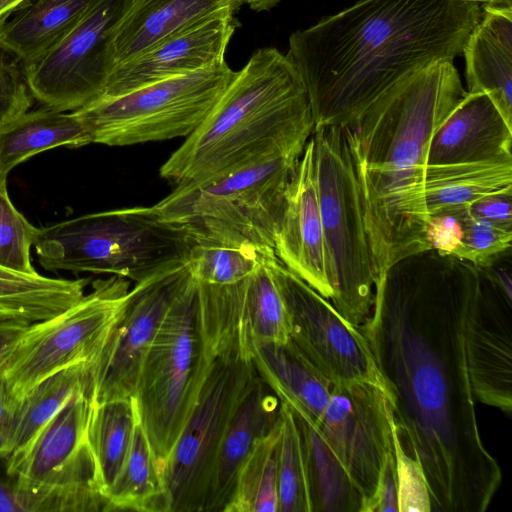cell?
Here are the masks:
<instances>
[{
    "mask_svg": "<svg viewBox=\"0 0 512 512\" xmlns=\"http://www.w3.org/2000/svg\"><path fill=\"white\" fill-rule=\"evenodd\" d=\"M300 156L275 155L205 182L178 184L152 207L173 225H216L261 249H273L285 191Z\"/></svg>",
    "mask_w": 512,
    "mask_h": 512,
    "instance_id": "obj_10",
    "label": "cell"
},
{
    "mask_svg": "<svg viewBox=\"0 0 512 512\" xmlns=\"http://www.w3.org/2000/svg\"><path fill=\"white\" fill-rule=\"evenodd\" d=\"M208 363L198 291L191 275L146 350L133 396L161 475L197 399Z\"/></svg>",
    "mask_w": 512,
    "mask_h": 512,
    "instance_id": "obj_6",
    "label": "cell"
},
{
    "mask_svg": "<svg viewBox=\"0 0 512 512\" xmlns=\"http://www.w3.org/2000/svg\"><path fill=\"white\" fill-rule=\"evenodd\" d=\"M171 512L169 493L139 420L127 461L107 494L106 511Z\"/></svg>",
    "mask_w": 512,
    "mask_h": 512,
    "instance_id": "obj_32",
    "label": "cell"
},
{
    "mask_svg": "<svg viewBox=\"0 0 512 512\" xmlns=\"http://www.w3.org/2000/svg\"><path fill=\"white\" fill-rule=\"evenodd\" d=\"M425 236L430 250L441 256H453L463 236L461 221L453 214L429 216Z\"/></svg>",
    "mask_w": 512,
    "mask_h": 512,
    "instance_id": "obj_40",
    "label": "cell"
},
{
    "mask_svg": "<svg viewBox=\"0 0 512 512\" xmlns=\"http://www.w3.org/2000/svg\"><path fill=\"white\" fill-rule=\"evenodd\" d=\"M455 216L461 221L463 236L452 257L484 269L509 252L512 230L475 218L470 215L469 209Z\"/></svg>",
    "mask_w": 512,
    "mask_h": 512,
    "instance_id": "obj_37",
    "label": "cell"
},
{
    "mask_svg": "<svg viewBox=\"0 0 512 512\" xmlns=\"http://www.w3.org/2000/svg\"><path fill=\"white\" fill-rule=\"evenodd\" d=\"M207 359L197 399L162 474L171 512H204L222 437L256 374L253 362L219 356Z\"/></svg>",
    "mask_w": 512,
    "mask_h": 512,
    "instance_id": "obj_12",
    "label": "cell"
},
{
    "mask_svg": "<svg viewBox=\"0 0 512 512\" xmlns=\"http://www.w3.org/2000/svg\"><path fill=\"white\" fill-rule=\"evenodd\" d=\"M278 512H311L307 470L300 432L289 406L280 401Z\"/></svg>",
    "mask_w": 512,
    "mask_h": 512,
    "instance_id": "obj_35",
    "label": "cell"
},
{
    "mask_svg": "<svg viewBox=\"0 0 512 512\" xmlns=\"http://www.w3.org/2000/svg\"><path fill=\"white\" fill-rule=\"evenodd\" d=\"M268 262L286 310L289 340L301 354L332 384L365 381L384 389L359 326L347 321L275 254Z\"/></svg>",
    "mask_w": 512,
    "mask_h": 512,
    "instance_id": "obj_14",
    "label": "cell"
},
{
    "mask_svg": "<svg viewBox=\"0 0 512 512\" xmlns=\"http://www.w3.org/2000/svg\"><path fill=\"white\" fill-rule=\"evenodd\" d=\"M314 129L303 80L286 54L262 48L234 73L204 121L161 166L176 185L201 183L280 154L301 155Z\"/></svg>",
    "mask_w": 512,
    "mask_h": 512,
    "instance_id": "obj_4",
    "label": "cell"
},
{
    "mask_svg": "<svg viewBox=\"0 0 512 512\" xmlns=\"http://www.w3.org/2000/svg\"><path fill=\"white\" fill-rule=\"evenodd\" d=\"M512 190V163L426 165L421 183L427 217L457 214L478 199Z\"/></svg>",
    "mask_w": 512,
    "mask_h": 512,
    "instance_id": "obj_27",
    "label": "cell"
},
{
    "mask_svg": "<svg viewBox=\"0 0 512 512\" xmlns=\"http://www.w3.org/2000/svg\"><path fill=\"white\" fill-rule=\"evenodd\" d=\"M90 279L49 278L0 266V317L34 324L75 305Z\"/></svg>",
    "mask_w": 512,
    "mask_h": 512,
    "instance_id": "obj_30",
    "label": "cell"
},
{
    "mask_svg": "<svg viewBox=\"0 0 512 512\" xmlns=\"http://www.w3.org/2000/svg\"><path fill=\"white\" fill-rule=\"evenodd\" d=\"M462 53L467 92L486 93L512 126V8L483 6Z\"/></svg>",
    "mask_w": 512,
    "mask_h": 512,
    "instance_id": "obj_24",
    "label": "cell"
},
{
    "mask_svg": "<svg viewBox=\"0 0 512 512\" xmlns=\"http://www.w3.org/2000/svg\"><path fill=\"white\" fill-rule=\"evenodd\" d=\"M464 0H358L289 37L314 128L344 127L399 81L453 61L478 23Z\"/></svg>",
    "mask_w": 512,
    "mask_h": 512,
    "instance_id": "obj_2",
    "label": "cell"
},
{
    "mask_svg": "<svg viewBox=\"0 0 512 512\" xmlns=\"http://www.w3.org/2000/svg\"><path fill=\"white\" fill-rule=\"evenodd\" d=\"M317 427L359 491L365 512L393 452V416L384 389L365 381L334 384Z\"/></svg>",
    "mask_w": 512,
    "mask_h": 512,
    "instance_id": "obj_16",
    "label": "cell"
},
{
    "mask_svg": "<svg viewBox=\"0 0 512 512\" xmlns=\"http://www.w3.org/2000/svg\"><path fill=\"white\" fill-rule=\"evenodd\" d=\"M471 216L512 230V190L486 195L469 207Z\"/></svg>",
    "mask_w": 512,
    "mask_h": 512,
    "instance_id": "obj_42",
    "label": "cell"
},
{
    "mask_svg": "<svg viewBox=\"0 0 512 512\" xmlns=\"http://www.w3.org/2000/svg\"><path fill=\"white\" fill-rule=\"evenodd\" d=\"M192 241L153 207L82 215L40 228L34 244L48 271L111 274L140 282L187 260Z\"/></svg>",
    "mask_w": 512,
    "mask_h": 512,
    "instance_id": "obj_5",
    "label": "cell"
},
{
    "mask_svg": "<svg viewBox=\"0 0 512 512\" xmlns=\"http://www.w3.org/2000/svg\"><path fill=\"white\" fill-rule=\"evenodd\" d=\"M191 278L187 260L137 282L95 363V402L133 397L143 357Z\"/></svg>",
    "mask_w": 512,
    "mask_h": 512,
    "instance_id": "obj_17",
    "label": "cell"
},
{
    "mask_svg": "<svg viewBox=\"0 0 512 512\" xmlns=\"http://www.w3.org/2000/svg\"><path fill=\"white\" fill-rule=\"evenodd\" d=\"M137 419L134 397L94 403L88 436L106 498L129 456Z\"/></svg>",
    "mask_w": 512,
    "mask_h": 512,
    "instance_id": "obj_33",
    "label": "cell"
},
{
    "mask_svg": "<svg viewBox=\"0 0 512 512\" xmlns=\"http://www.w3.org/2000/svg\"><path fill=\"white\" fill-rule=\"evenodd\" d=\"M247 278L232 284L196 282L202 338L207 358L252 362L258 347L286 342L289 325L268 259Z\"/></svg>",
    "mask_w": 512,
    "mask_h": 512,
    "instance_id": "obj_13",
    "label": "cell"
},
{
    "mask_svg": "<svg viewBox=\"0 0 512 512\" xmlns=\"http://www.w3.org/2000/svg\"><path fill=\"white\" fill-rule=\"evenodd\" d=\"M33 99L18 66L0 59V127L28 112Z\"/></svg>",
    "mask_w": 512,
    "mask_h": 512,
    "instance_id": "obj_39",
    "label": "cell"
},
{
    "mask_svg": "<svg viewBox=\"0 0 512 512\" xmlns=\"http://www.w3.org/2000/svg\"><path fill=\"white\" fill-rule=\"evenodd\" d=\"M95 383L75 393L10 473L24 512L106 511L89 424Z\"/></svg>",
    "mask_w": 512,
    "mask_h": 512,
    "instance_id": "obj_8",
    "label": "cell"
},
{
    "mask_svg": "<svg viewBox=\"0 0 512 512\" xmlns=\"http://www.w3.org/2000/svg\"><path fill=\"white\" fill-rule=\"evenodd\" d=\"M96 360L77 363L55 372L34 386L19 401L13 448L5 459L8 476L24 458L41 430L68 400L95 383Z\"/></svg>",
    "mask_w": 512,
    "mask_h": 512,
    "instance_id": "obj_28",
    "label": "cell"
},
{
    "mask_svg": "<svg viewBox=\"0 0 512 512\" xmlns=\"http://www.w3.org/2000/svg\"><path fill=\"white\" fill-rule=\"evenodd\" d=\"M90 137L73 112L49 108L26 112L0 127V181L26 159L60 146L81 147Z\"/></svg>",
    "mask_w": 512,
    "mask_h": 512,
    "instance_id": "obj_29",
    "label": "cell"
},
{
    "mask_svg": "<svg viewBox=\"0 0 512 512\" xmlns=\"http://www.w3.org/2000/svg\"><path fill=\"white\" fill-rule=\"evenodd\" d=\"M281 0H244L250 9L256 12L268 11L276 6Z\"/></svg>",
    "mask_w": 512,
    "mask_h": 512,
    "instance_id": "obj_47",
    "label": "cell"
},
{
    "mask_svg": "<svg viewBox=\"0 0 512 512\" xmlns=\"http://www.w3.org/2000/svg\"><path fill=\"white\" fill-rule=\"evenodd\" d=\"M291 411L304 450L311 512H361L359 491L317 425L306 415Z\"/></svg>",
    "mask_w": 512,
    "mask_h": 512,
    "instance_id": "obj_31",
    "label": "cell"
},
{
    "mask_svg": "<svg viewBox=\"0 0 512 512\" xmlns=\"http://www.w3.org/2000/svg\"><path fill=\"white\" fill-rule=\"evenodd\" d=\"M31 3V0H0V25L16 10H21Z\"/></svg>",
    "mask_w": 512,
    "mask_h": 512,
    "instance_id": "obj_46",
    "label": "cell"
},
{
    "mask_svg": "<svg viewBox=\"0 0 512 512\" xmlns=\"http://www.w3.org/2000/svg\"><path fill=\"white\" fill-rule=\"evenodd\" d=\"M465 94L453 61L438 60L341 127L360 192L374 285L398 261L430 250L421 194L428 146Z\"/></svg>",
    "mask_w": 512,
    "mask_h": 512,
    "instance_id": "obj_3",
    "label": "cell"
},
{
    "mask_svg": "<svg viewBox=\"0 0 512 512\" xmlns=\"http://www.w3.org/2000/svg\"><path fill=\"white\" fill-rule=\"evenodd\" d=\"M511 307L512 298L480 270L464 326L467 371L474 399L507 413L512 408Z\"/></svg>",
    "mask_w": 512,
    "mask_h": 512,
    "instance_id": "obj_19",
    "label": "cell"
},
{
    "mask_svg": "<svg viewBox=\"0 0 512 512\" xmlns=\"http://www.w3.org/2000/svg\"><path fill=\"white\" fill-rule=\"evenodd\" d=\"M399 512L398 483L394 451L382 465L376 491L365 512Z\"/></svg>",
    "mask_w": 512,
    "mask_h": 512,
    "instance_id": "obj_41",
    "label": "cell"
},
{
    "mask_svg": "<svg viewBox=\"0 0 512 512\" xmlns=\"http://www.w3.org/2000/svg\"><path fill=\"white\" fill-rule=\"evenodd\" d=\"M99 0H36L0 25V50L23 67L60 42Z\"/></svg>",
    "mask_w": 512,
    "mask_h": 512,
    "instance_id": "obj_26",
    "label": "cell"
},
{
    "mask_svg": "<svg viewBox=\"0 0 512 512\" xmlns=\"http://www.w3.org/2000/svg\"><path fill=\"white\" fill-rule=\"evenodd\" d=\"M30 324L0 317V364Z\"/></svg>",
    "mask_w": 512,
    "mask_h": 512,
    "instance_id": "obj_44",
    "label": "cell"
},
{
    "mask_svg": "<svg viewBox=\"0 0 512 512\" xmlns=\"http://www.w3.org/2000/svg\"><path fill=\"white\" fill-rule=\"evenodd\" d=\"M40 229L32 225L10 200L7 180L0 181V266L35 274L30 249Z\"/></svg>",
    "mask_w": 512,
    "mask_h": 512,
    "instance_id": "obj_36",
    "label": "cell"
},
{
    "mask_svg": "<svg viewBox=\"0 0 512 512\" xmlns=\"http://www.w3.org/2000/svg\"><path fill=\"white\" fill-rule=\"evenodd\" d=\"M19 405L6 379L0 374V458L6 459L13 448L15 418Z\"/></svg>",
    "mask_w": 512,
    "mask_h": 512,
    "instance_id": "obj_43",
    "label": "cell"
},
{
    "mask_svg": "<svg viewBox=\"0 0 512 512\" xmlns=\"http://www.w3.org/2000/svg\"><path fill=\"white\" fill-rule=\"evenodd\" d=\"M480 6H492L501 8H512V0H464Z\"/></svg>",
    "mask_w": 512,
    "mask_h": 512,
    "instance_id": "obj_48",
    "label": "cell"
},
{
    "mask_svg": "<svg viewBox=\"0 0 512 512\" xmlns=\"http://www.w3.org/2000/svg\"><path fill=\"white\" fill-rule=\"evenodd\" d=\"M252 362L280 401L318 424L334 384L289 339L258 347Z\"/></svg>",
    "mask_w": 512,
    "mask_h": 512,
    "instance_id": "obj_25",
    "label": "cell"
},
{
    "mask_svg": "<svg viewBox=\"0 0 512 512\" xmlns=\"http://www.w3.org/2000/svg\"><path fill=\"white\" fill-rule=\"evenodd\" d=\"M129 281L112 275L64 312L31 324L0 364L11 393L21 400L45 378L97 359L129 296Z\"/></svg>",
    "mask_w": 512,
    "mask_h": 512,
    "instance_id": "obj_11",
    "label": "cell"
},
{
    "mask_svg": "<svg viewBox=\"0 0 512 512\" xmlns=\"http://www.w3.org/2000/svg\"><path fill=\"white\" fill-rule=\"evenodd\" d=\"M0 512H24L18 500L14 481L0 476Z\"/></svg>",
    "mask_w": 512,
    "mask_h": 512,
    "instance_id": "obj_45",
    "label": "cell"
},
{
    "mask_svg": "<svg viewBox=\"0 0 512 512\" xmlns=\"http://www.w3.org/2000/svg\"><path fill=\"white\" fill-rule=\"evenodd\" d=\"M318 201L333 276L331 303L350 323L370 315L374 277L360 192L344 130L313 129Z\"/></svg>",
    "mask_w": 512,
    "mask_h": 512,
    "instance_id": "obj_7",
    "label": "cell"
},
{
    "mask_svg": "<svg viewBox=\"0 0 512 512\" xmlns=\"http://www.w3.org/2000/svg\"><path fill=\"white\" fill-rule=\"evenodd\" d=\"M234 15L233 11H223L205 18L119 64L111 71L101 97L120 96L223 63L239 26Z\"/></svg>",
    "mask_w": 512,
    "mask_h": 512,
    "instance_id": "obj_20",
    "label": "cell"
},
{
    "mask_svg": "<svg viewBox=\"0 0 512 512\" xmlns=\"http://www.w3.org/2000/svg\"><path fill=\"white\" fill-rule=\"evenodd\" d=\"M243 4L244 0H127L110 34L112 67L205 18L223 11L236 13Z\"/></svg>",
    "mask_w": 512,
    "mask_h": 512,
    "instance_id": "obj_22",
    "label": "cell"
},
{
    "mask_svg": "<svg viewBox=\"0 0 512 512\" xmlns=\"http://www.w3.org/2000/svg\"><path fill=\"white\" fill-rule=\"evenodd\" d=\"M512 126L486 93H468L435 131L427 165L512 163Z\"/></svg>",
    "mask_w": 512,
    "mask_h": 512,
    "instance_id": "obj_21",
    "label": "cell"
},
{
    "mask_svg": "<svg viewBox=\"0 0 512 512\" xmlns=\"http://www.w3.org/2000/svg\"><path fill=\"white\" fill-rule=\"evenodd\" d=\"M1 318H3V317H1ZM7 319H8V318H7Z\"/></svg>",
    "mask_w": 512,
    "mask_h": 512,
    "instance_id": "obj_49",
    "label": "cell"
},
{
    "mask_svg": "<svg viewBox=\"0 0 512 512\" xmlns=\"http://www.w3.org/2000/svg\"><path fill=\"white\" fill-rule=\"evenodd\" d=\"M392 434L399 512H431L432 502L423 468L402 445L394 420Z\"/></svg>",
    "mask_w": 512,
    "mask_h": 512,
    "instance_id": "obj_38",
    "label": "cell"
},
{
    "mask_svg": "<svg viewBox=\"0 0 512 512\" xmlns=\"http://www.w3.org/2000/svg\"><path fill=\"white\" fill-rule=\"evenodd\" d=\"M480 270L428 250L392 265L359 326L404 448L421 464L437 512H484L502 480L482 442L464 326Z\"/></svg>",
    "mask_w": 512,
    "mask_h": 512,
    "instance_id": "obj_1",
    "label": "cell"
},
{
    "mask_svg": "<svg viewBox=\"0 0 512 512\" xmlns=\"http://www.w3.org/2000/svg\"><path fill=\"white\" fill-rule=\"evenodd\" d=\"M273 251L289 271L326 299L333 298V276L319 208L312 137L292 170L275 229Z\"/></svg>",
    "mask_w": 512,
    "mask_h": 512,
    "instance_id": "obj_18",
    "label": "cell"
},
{
    "mask_svg": "<svg viewBox=\"0 0 512 512\" xmlns=\"http://www.w3.org/2000/svg\"><path fill=\"white\" fill-rule=\"evenodd\" d=\"M224 61L73 111L91 143L130 146L190 135L211 112L234 76Z\"/></svg>",
    "mask_w": 512,
    "mask_h": 512,
    "instance_id": "obj_9",
    "label": "cell"
},
{
    "mask_svg": "<svg viewBox=\"0 0 512 512\" xmlns=\"http://www.w3.org/2000/svg\"><path fill=\"white\" fill-rule=\"evenodd\" d=\"M281 415L240 466L223 512H278V452Z\"/></svg>",
    "mask_w": 512,
    "mask_h": 512,
    "instance_id": "obj_34",
    "label": "cell"
},
{
    "mask_svg": "<svg viewBox=\"0 0 512 512\" xmlns=\"http://www.w3.org/2000/svg\"><path fill=\"white\" fill-rule=\"evenodd\" d=\"M279 419L280 400L256 370L222 437L204 512L224 511L240 466Z\"/></svg>",
    "mask_w": 512,
    "mask_h": 512,
    "instance_id": "obj_23",
    "label": "cell"
},
{
    "mask_svg": "<svg viewBox=\"0 0 512 512\" xmlns=\"http://www.w3.org/2000/svg\"><path fill=\"white\" fill-rule=\"evenodd\" d=\"M127 0H99L38 61L24 67L34 99L45 108L76 111L104 92L113 69L109 40Z\"/></svg>",
    "mask_w": 512,
    "mask_h": 512,
    "instance_id": "obj_15",
    "label": "cell"
}]
</instances>
